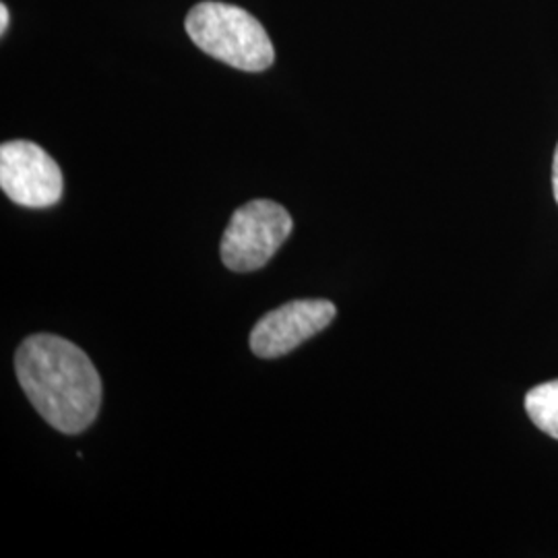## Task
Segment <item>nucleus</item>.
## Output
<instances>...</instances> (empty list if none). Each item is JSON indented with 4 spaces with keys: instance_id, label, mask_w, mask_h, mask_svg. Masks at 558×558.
I'll return each instance as SVG.
<instances>
[{
    "instance_id": "f257e3e1",
    "label": "nucleus",
    "mask_w": 558,
    "mask_h": 558,
    "mask_svg": "<svg viewBox=\"0 0 558 558\" xmlns=\"http://www.w3.org/2000/svg\"><path fill=\"white\" fill-rule=\"evenodd\" d=\"M21 389L41 418L64 435L94 424L101 405V380L94 362L69 339L38 333L15 354Z\"/></svg>"
},
{
    "instance_id": "f03ea898",
    "label": "nucleus",
    "mask_w": 558,
    "mask_h": 558,
    "mask_svg": "<svg viewBox=\"0 0 558 558\" xmlns=\"http://www.w3.org/2000/svg\"><path fill=\"white\" fill-rule=\"evenodd\" d=\"M184 27L205 54L240 71L259 73L276 60L265 27L236 4L216 0L199 2L189 11Z\"/></svg>"
},
{
    "instance_id": "7ed1b4c3",
    "label": "nucleus",
    "mask_w": 558,
    "mask_h": 558,
    "mask_svg": "<svg viewBox=\"0 0 558 558\" xmlns=\"http://www.w3.org/2000/svg\"><path fill=\"white\" fill-rule=\"evenodd\" d=\"M292 228V216L276 201H248L234 211L223 232L221 260L236 274L257 271L290 239Z\"/></svg>"
},
{
    "instance_id": "20e7f679",
    "label": "nucleus",
    "mask_w": 558,
    "mask_h": 558,
    "mask_svg": "<svg viewBox=\"0 0 558 558\" xmlns=\"http://www.w3.org/2000/svg\"><path fill=\"white\" fill-rule=\"evenodd\" d=\"M0 186L13 203L44 209L62 197V172L46 149L32 141H9L0 147Z\"/></svg>"
},
{
    "instance_id": "39448f33",
    "label": "nucleus",
    "mask_w": 558,
    "mask_h": 558,
    "mask_svg": "<svg viewBox=\"0 0 558 558\" xmlns=\"http://www.w3.org/2000/svg\"><path fill=\"white\" fill-rule=\"evenodd\" d=\"M338 308L323 299L292 300L260 317L251 333V350L259 359H279L315 338L336 319Z\"/></svg>"
},
{
    "instance_id": "423d86ee",
    "label": "nucleus",
    "mask_w": 558,
    "mask_h": 558,
    "mask_svg": "<svg viewBox=\"0 0 558 558\" xmlns=\"http://www.w3.org/2000/svg\"><path fill=\"white\" fill-rule=\"evenodd\" d=\"M525 410L542 433L558 439V379L530 389L525 396Z\"/></svg>"
},
{
    "instance_id": "0eeeda50",
    "label": "nucleus",
    "mask_w": 558,
    "mask_h": 558,
    "mask_svg": "<svg viewBox=\"0 0 558 558\" xmlns=\"http://www.w3.org/2000/svg\"><path fill=\"white\" fill-rule=\"evenodd\" d=\"M553 191H555V199L558 203V145L555 151V161H553Z\"/></svg>"
},
{
    "instance_id": "6e6552de",
    "label": "nucleus",
    "mask_w": 558,
    "mask_h": 558,
    "mask_svg": "<svg viewBox=\"0 0 558 558\" xmlns=\"http://www.w3.org/2000/svg\"><path fill=\"white\" fill-rule=\"evenodd\" d=\"M9 27V9L7 4H0V34H4Z\"/></svg>"
}]
</instances>
